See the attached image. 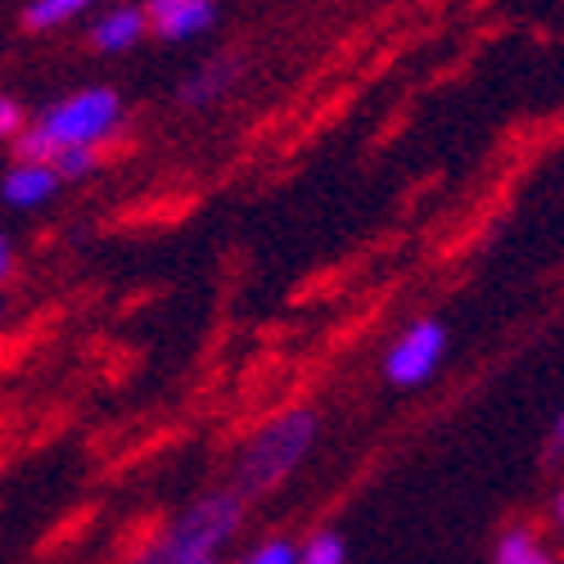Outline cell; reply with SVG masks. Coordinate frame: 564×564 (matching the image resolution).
<instances>
[{"label":"cell","instance_id":"obj_13","mask_svg":"<svg viewBox=\"0 0 564 564\" xmlns=\"http://www.w3.org/2000/svg\"><path fill=\"white\" fill-rule=\"evenodd\" d=\"M96 150H59L55 159H51V167L59 172V181H82V176H90L96 172Z\"/></svg>","mask_w":564,"mask_h":564},{"label":"cell","instance_id":"obj_5","mask_svg":"<svg viewBox=\"0 0 564 564\" xmlns=\"http://www.w3.org/2000/svg\"><path fill=\"white\" fill-rule=\"evenodd\" d=\"M145 14L163 41H191L217 23V0H150Z\"/></svg>","mask_w":564,"mask_h":564},{"label":"cell","instance_id":"obj_14","mask_svg":"<svg viewBox=\"0 0 564 564\" xmlns=\"http://www.w3.org/2000/svg\"><path fill=\"white\" fill-rule=\"evenodd\" d=\"M245 564H299V546H294V542H285V538H271V542L253 546Z\"/></svg>","mask_w":564,"mask_h":564},{"label":"cell","instance_id":"obj_9","mask_svg":"<svg viewBox=\"0 0 564 564\" xmlns=\"http://www.w3.org/2000/svg\"><path fill=\"white\" fill-rule=\"evenodd\" d=\"M96 0H32V6L23 10V28L32 32H51V28H64L73 23L77 14H86Z\"/></svg>","mask_w":564,"mask_h":564},{"label":"cell","instance_id":"obj_3","mask_svg":"<svg viewBox=\"0 0 564 564\" xmlns=\"http://www.w3.org/2000/svg\"><path fill=\"white\" fill-rule=\"evenodd\" d=\"M36 127L51 135L55 154L59 150H96L122 127V96L113 86H86L77 96L59 100L55 109H45Z\"/></svg>","mask_w":564,"mask_h":564},{"label":"cell","instance_id":"obj_8","mask_svg":"<svg viewBox=\"0 0 564 564\" xmlns=\"http://www.w3.org/2000/svg\"><path fill=\"white\" fill-rule=\"evenodd\" d=\"M240 73H245L240 59H213V64H204L195 77H185L181 105H185V109H208V105L226 100L230 90H235V82H240Z\"/></svg>","mask_w":564,"mask_h":564},{"label":"cell","instance_id":"obj_16","mask_svg":"<svg viewBox=\"0 0 564 564\" xmlns=\"http://www.w3.org/2000/svg\"><path fill=\"white\" fill-rule=\"evenodd\" d=\"M546 452H551V456H564V411H555V425H551Z\"/></svg>","mask_w":564,"mask_h":564},{"label":"cell","instance_id":"obj_17","mask_svg":"<svg viewBox=\"0 0 564 564\" xmlns=\"http://www.w3.org/2000/svg\"><path fill=\"white\" fill-rule=\"evenodd\" d=\"M10 267H14V249H10V240H6V235H0V280L10 275Z\"/></svg>","mask_w":564,"mask_h":564},{"label":"cell","instance_id":"obj_2","mask_svg":"<svg viewBox=\"0 0 564 564\" xmlns=\"http://www.w3.org/2000/svg\"><path fill=\"white\" fill-rule=\"evenodd\" d=\"M240 514H245V501L235 497L230 488H217V492L199 497L172 529H163L131 564H199V560H217V551L235 538V529H240Z\"/></svg>","mask_w":564,"mask_h":564},{"label":"cell","instance_id":"obj_4","mask_svg":"<svg viewBox=\"0 0 564 564\" xmlns=\"http://www.w3.org/2000/svg\"><path fill=\"white\" fill-rule=\"evenodd\" d=\"M447 357V330L438 321H415L384 357V380L398 389H420L434 380V370Z\"/></svg>","mask_w":564,"mask_h":564},{"label":"cell","instance_id":"obj_18","mask_svg":"<svg viewBox=\"0 0 564 564\" xmlns=\"http://www.w3.org/2000/svg\"><path fill=\"white\" fill-rule=\"evenodd\" d=\"M555 524H560V533H564V492L555 497Z\"/></svg>","mask_w":564,"mask_h":564},{"label":"cell","instance_id":"obj_1","mask_svg":"<svg viewBox=\"0 0 564 564\" xmlns=\"http://www.w3.org/2000/svg\"><path fill=\"white\" fill-rule=\"evenodd\" d=\"M316 434H321V420L312 406H294V411H280L275 420H267V425L240 447V456H235L230 492L240 501L275 492L307 460Z\"/></svg>","mask_w":564,"mask_h":564},{"label":"cell","instance_id":"obj_12","mask_svg":"<svg viewBox=\"0 0 564 564\" xmlns=\"http://www.w3.org/2000/svg\"><path fill=\"white\" fill-rule=\"evenodd\" d=\"M14 154H19V163H51L55 145H51V135H45L36 122H23V131L14 135Z\"/></svg>","mask_w":564,"mask_h":564},{"label":"cell","instance_id":"obj_6","mask_svg":"<svg viewBox=\"0 0 564 564\" xmlns=\"http://www.w3.org/2000/svg\"><path fill=\"white\" fill-rule=\"evenodd\" d=\"M59 172L51 163H14L6 176H0V199L10 208H41L59 195Z\"/></svg>","mask_w":564,"mask_h":564},{"label":"cell","instance_id":"obj_10","mask_svg":"<svg viewBox=\"0 0 564 564\" xmlns=\"http://www.w3.org/2000/svg\"><path fill=\"white\" fill-rule=\"evenodd\" d=\"M492 564H551V555H546V546L538 542L533 529H510V533H501V542L492 551Z\"/></svg>","mask_w":564,"mask_h":564},{"label":"cell","instance_id":"obj_15","mask_svg":"<svg viewBox=\"0 0 564 564\" xmlns=\"http://www.w3.org/2000/svg\"><path fill=\"white\" fill-rule=\"evenodd\" d=\"M19 131H23V105L10 100V96H0V145H6V140H14Z\"/></svg>","mask_w":564,"mask_h":564},{"label":"cell","instance_id":"obj_7","mask_svg":"<svg viewBox=\"0 0 564 564\" xmlns=\"http://www.w3.org/2000/svg\"><path fill=\"white\" fill-rule=\"evenodd\" d=\"M145 32H150L145 6H118V10H109V14H100L96 23H90V41H96V51H105V55L131 51Z\"/></svg>","mask_w":564,"mask_h":564},{"label":"cell","instance_id":"obj_19","mask_svg":"<svg viewBox=\"0 0 564 564\" xmlns=\"http://www.w3.org/2000/svg\"><path fill=\"white\" fill-rule=\"evenodd\" d=\"M0 321H6V303H0Z\"/></svg>","mask_w":564,"mask_h":564},{"label":"cell","instance_id":"obj_11","mask_svg":"<svg viewBox=\"0 0 564 564\" xmlns=\"http://www.w3.org/2000/svg\"><path fill=\"white\" fill-rule=\"evenodd\" d=\"M299 564H348V546H344L339 533L321 529V533H312V538L299 546Z\"/></svg>","mask_w":564,"mask_h":564}]
</instances>
